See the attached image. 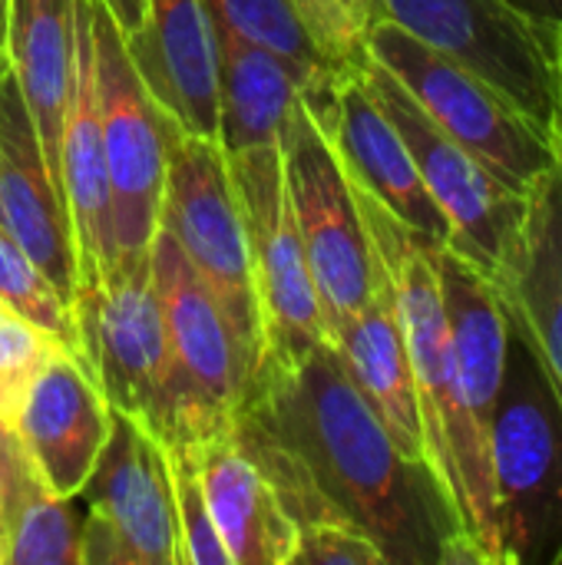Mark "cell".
I'll return each instance as SVG.
<instances>
[{
	"instance_id": "6da1fadb",
	"label": "cell",
	"mask_w": 562,
	"mask_h": 565,
	"mask_svg": "<svg viewBox=\"0 0 562 565\" xmlns=\"http://www.w3.org/2000/svg\"><path fill=\"white\" fill-rule=\"evenodd\" d=\"M235 424L354 523L384 565H477L437 477L404 457L331 341L262 364Z\"/></svg>"
},
{
	"instance_id": "7a4b0ae2",
	"label": "cell",
	"mask_w": 562,
	"mask_h": 565,
	"mask_svg": "<svg viewBox=\"0 0 562 565\" xmlns=\"http://www.w3.org/2000/svg\"><path fill=\"white\" fill-rule=\"evenodd\" d=\"M351 189L358 199L361 222L368 228L371 252L381 262L394 291L424 424L427 467L437 477L464 530V540L477 556V565H503L490 444L474 430L460 401L450 324L434 258L437 248L424 242L414 228H407L401 218H394L354 179Z\"/></svg>"
},
{
	"instance_id": "3957f363",
	"label": "cell",
	"mask_w": 562,
	"mask_h": 565,
	"mask_svg": "<svg viewBox=\"0 0 562 565\" xmlns=\"http://www.w3.org/2000/svg\"><path fill=\"white\" fill-rule=\"evenodd\" d=\"M79 358L99 381L109 407L162 444L185 437V411L149 255L119 262L76 295Z\"/></svg>"
},
{
	"instance_id": "277c9868",
	"label": "cell",
	"mask_w": 562,
	"mask_h": 565,
	"mask_svg": "<svg viewBox=\"0 0 562 565\" xmlns=\"http://www.w3.org/2000/svg\"><path fill=\"white\" fill-rule=\"evenodd\" d=\"M159 228L179 245L195 275L209 285L258 371V361L265 354V328L248 228L235 192L229 152L215 136L185 132L172 119L166 136Z\"/></svg>"
},
{
	"instance_id": "5b68a950",
	"label": "cell",
	"mask_w": 562,
	"mask_h": 565,
	"mask_svg": "<svg viewBox=\"0 0 562 565\" xmlns=\"http://www.w3.org/2000/svg\"><path fill=\"white\" fill-rule=\"evenodd\" d=\"M490 460L503 565H562V414L537 361L513 334Z\"/></svg>"
},
{
	"instance_id": "8992f818",
	"label": "cell",
	"mask_w": 562,
	"mask_h": 565,
	"mask_svg": "<svg viewBox=\"0 0 562 565\" xmlns=\"http://www.w3.org/2000/svg\"><path fill=\"white\" fill-rule=\"evenodd\" d=\"M364 43L368 53L407 86L424 113L510 192L523 195L527 185L556 162L553 132H543L487 79L421 43L394 20H374Z\"/></svg>"
},
{
	"instance_id": "52a82bcc",
	"label": "cell",
	"mask_w": 562,
	"mask_h": 565,
	"mask_svg": "<svg viewBox=\"0 0 562 565\" xmlns=\"http://www.w3.org/2000/svg\"><path fill=\"white\" fill-rule=\"evenodd\" d=\"M381 7L384 20L467 66L530 122L553 132L562 26L530 20L507 0H381Z\"/></svg>"
},
{
	"instance_id": "ba28073f",
	"label": "cell",
	"mask_w": 562,
	"mask_h": 565,
	"mask_svg": "<svg viewBox=\"0 0 562 565\" xmlns=\"http://www.w3.org/2000/svg\"><path fill=\"white\" fill-rule=\"evenodd\" d=\"M99 129L113 195L116 265L146 258L159 232L169 116L146 89L129 46L99 0H89Z\"/></svg>"
},
{
	"instance_id": "9c48e42d",
	"label": "cell",
	"mask_w": 562,
	"mask_h": 565,
	"mask_svg": "<svg viewBox=\"0 0 562 565\" xmlns=\"http://www.w3.org/2000/svg\"><path fill=\"white\" fill-rule=\"evenodd\" d=\"M282 159L308 268L321 301L325 331L331 338L338 324L368 305L378 262L358 212L351 179L328 132L311 119L301 99L282 129Z\"/></svg>"
},
{
	"instance_id": "30bf717a",
	"label": "cell",
	"mask_w": 562,
	"mask_h": 565,
	"mask_svg": "<svg viewBox=\"0 0 562 565\" xmlns=\"http://www.w3.org/2000/svg\"><path fill=\"white\" fill-rule=\"evenodd\" d=\"M229 166L248 228L255 288L262 305L265 354L258 367L291 364L311 348L325 344L328 331L285 179L282 139L229 152Z\"/></svg>"
},
{
	"instance_id": "8fae6325",
	"label": "cell",
	"mask_w": 562,
	"mask_h": 565,
	"mask_svg": "<svg viewBox=\"0 0 562 565\" xmlns=\"http://www.w3.org/2000/svg\"><path fill=\"white\" fill-rule=\"evenodd\" d=\"M149 265L182 387V440L195 444L225 434L242 414L255 377V361L209 285L162 228L152 238Z\"/></svg>"
},
{
	"instance_id": "7c38bea8",
	"label": "cell",
	"mask_w": 562,
	"mask_h": 565,
	"mask_svg": "<svg viewBox=\"0 0 562 565\" xmlns=\"http://www.w3.org/2000/svg\"><path fill=\"white\" fill-rule=\"evenodd\" d=\"M79 565H182L166 444L116 414L83 493Z\"/></svg>"
},
{
	"instance_id": "4fadbf2b",
	"label": "cell",
	"mask_w": 562,
	"mask_h": 565,
	"mask_svg": "<svg viewBox=\"0 0 562 565\" xmlns=\"http://www.w3.org/2000/svg\"><path fill=\"white\" fill-rule=\"evenodd\" d=\"M364 79L388 119L397 126L427 192L447 215L454 228L450 252L464 255L470 265L490 275L517 225L523 195L510 192L474 152L447 136L407 93V86L371 53L364 63Z\"/></svg>"
},
{
	"instance_id": "5bb4252c",
	"label": "cell",
	"mask_w": 562,
	"mask_h": 565,
	"mask_svg": "<svg viewBox=\"0 0 562 565\" xmlns=\"http://www.w3.org/2000/svg\"><path fill=\"white\" fill-rule=\"evenodd\" d=\"M556 139V132H553ZM510 334L537 361L562 414V142L523 192L517 225L487 275Z\"/></svg>"
},
{
	"instance_id": "9a60e30c",
	"label": "cell",
	"mask_w": 562,
	"mask_h": 565,
	"mask_svg": "<svg viewBox=\"0 0 562 565\" xmlns=\"http://www.w3.org/2000/svg\"><path fill=\"white\" fill-rule=\"evenodd\" d=\"M301 103L328 132L341 166L364 192H371L394 218H401L434 248H450L454 228L427 192L397 126L371 93L364 66L341 73L321 93H305Z\"/></svg>"
},
{
	"instance_id": "2e32d148",
	"label": "cell",
	"mask_w": 562,
	"mask_h": 565,
	"mask_svg": "<svg viewBox=\"0 0 562 565\" xmlns=\"http://www.w3.org/2000/svg\"><path fill=\"white\" fill-rule=\"evenodd\" d=\"M116 411L99 381L76 351H60L26 391L13 434L36 480L66 500H76L109 444Z\"/></svg>"
},
{
	"instance_id": "e0dca14e",
	"label": "cell",
	"mask_w": 562,
	"mask_h": 565,
	"mask_svg": "<svg viewBox=\"0 0 562 565\" xmlns=\"http://www.w3.org/2000/svg\"><path fill=\"white\" fill-rule=\"evenodd\" d=\"M0 228L46 271L76 311L79 271L66 195L46 166L10 70L0 76Z\"/></svg>"
},
{
	"instance_id": "ac0fdd59",
	"label": "cell",
	"mask_w": 562,
	"mask_h": 565,
	"mask_svg": "<svg viewBox=\"0 0 562 565\" xmlns=\"http://www.w3.org/2000/svg\"><path fill=\"white\" fill-rule=\"evenodd\" d=\"M60 179L70 209L79 291L96 288L116 265L113 248V195L106 172V149L99 129L96 66H93V20L89 0H76V53H73V89L63 122Z\"/></svg>"
},
{
	"instance_id": "d6986e66",
	"label": "cell",
	"mask_w": 562,
	"mask_h": 565,
	"mask_svg": "<svg viewBox=\"0 0 562 565\" xmlns=\"http://www.w3.org/2000/svg\"><path fill=\"white\" fill-rule=\"evenodd\" d=\"M126 46L159 109L185 132L219 139V53L205 3L142 0V26Z\"/></svg>"
},
{
	"instance_id": "ffe728a7",
	"label": "cell",
	"mask_w": 562,
	"mask_h": 565,
	"mask_svg": "<svg viewBox=\"0 0 562 565\" xmlns=\"http://www.w3.org/2000/svg\"><path fill=\"white\" fill-rule=\"evenodd\" d=\"M202 493L232 565H291L298 530L235 427L192 444Z\"/></svg>"
},
{
	"instance_id": "44dd1931",
	"label": "cell",
	"mask_w": 562,
	"mask_h": 565,
	"mask_svg": "<svg viewBox=\"0 0 562 565\" xmlns=\"http://www.w3.org/2000/svg\"><path fill=\"white\" fill-rule=\"evenodd\" d=\"M328 341L338 351L361 397L371 404V411L381 417L394 444L404 450V457L427 463L424 424H421L414 374L407 361V344H404L394 291L388 285L381 262L368 305L358 315H351L344 324H338Z\"/></svg>"
},
{
	"instance_id": "7402d4cb",
	"label": "cell",
	"mask_w": 562,
	"mask_h": 565,
	"mask_svg": "<svg viewBox=\"0 0 562 565\" xmlns=\"http://www.w3.org/2000/svg\"><path fill=\"white\" fill-rule=\"evenodd\" d=\"M76 0H13L10 73L30 109L50 172L60 179L63 122L73 89Z\"/></svg>"
},
{
	"instance_id": "603a6c76",
	"label": "cell",
	"mask_w": 562,
	"mask_h": 565,
	"mask_svg": "<svg viewBox=\"0 0 562 565\" xmlns=\"http://www.w3.org/2000/svg\"><path fill=\"white\" fill-rule=\"evenodd\" d=\"M219 53V142L225 152L268 146L282 139L291 109L308 86L305 76L278 53L255 46L222 26Z\"/></svg>"
},
{
	"instance_id": "cb8c5ba5",
	"label": "cell",
	"mask_w": 562,
	"mask_h": 565,
	"mask_svg": "<svg viewBox=\"0 0 562 565\" xmlns=\"http://www.w3.org/2000/svg\"><path fill=\"white\" fill-rule=\"evenodd\" d=\"M83 516L73 500L50 493L33 467L17 480L3 523L0 553L7 565H79Z\"/></svg>"
},
{
	"instance_id": "d4e9b609",
	"label": "cell",
	"mask_w": 562,
	"mask_h": 565,
	"mask_svg": "<svg viewBox=\"0 0 562 565\" xmlns=\"http://www.w3.org/2000/svg\"><path fill=\"white\" fill-rule=\"evenodd\" d=\"M202 3L209 10L212 26H222V30L288 60L305 76V83H308L305 89L325 86L341 76L325 63V56L311 43L295 0H202Z\"/></svg>"
},
{
	"instance_id": "484cf974",
	"label": "cell",
	"mask_w": 562,
	"mask_h": 565,
	"mask_svg": "<svg viewBox=\"0 0 562 565\" xmlns=\"http://www.w3.org/2000/svg\"><path fill=\"white\" fill-rule=\"evenodd\" d=\"M0 305L13 308L17 315L40 324L43 331H50L70 351L79 354L76 311L60 295V288L46 278V271L3 228H0Z\"/></svg>"
},
{
	"instance_id": "4316f807",
	"label": "cell",
	"mask_w": 562,
	"mask_h": 565,
	"mask_svg": "<svg viewBox=\"0 0 562 565\" xmlns=\"http://www.w3.org/2000/svg\"><path fill=\"white\" fill-rule=\"evenodd\" d=\"M169 467H172V497H176V526H179V556L182 565H232L229 553L219 540V530L212 523L195 450L189 440L166 444Z\"/></svg>"
},
{
	"instance_id": "83f0119b",
	"label": "cell",
	"mask_w": 562,
	"mask_h": 565,
	"mask_svg": "<svg viewBox=\"0 0 562 565\" xmlns=\"http://www.w3.org/2000/svg\"><path fill=\"white\" fill-rule=\"evenodd\" d=\"M60 351H66L60 338L0 305V417L10 427L26 391Z\"/></svg>"
},
{
	"instance_id": "f1b7e54d",
	"label": "cell",
	"mask_w": 562,
	"mask_h": 565,
	"mask_svg": "<svg viewBox=\"0 0 562 565\" xmlns=\"http://www.w3.org/2000/svg\"><path fill=\"white\" fill-rule=\"evenodd\" d=\"M291 565H384V556L354 523L335 520L298 533Z\"/></svg>"
},
{
	"instance_id": "f546056e",
	"label": "cell",
	"mask_w": 562,
	"mask_h": 565,
	"mask_svg": "<svg viewBox=\"0 0 562 565\" xmlns=\"http://www.w3.org/2000/svg\"><path fill=\"white\" fill-rule=\"evenodd\" d=\"M30 470V460L13 434V427L0 417V523H3V510H7V500L17 487V480ZM3 556V553H0Z\"/></svg>"
},
{
	"instance_id": "4dcf8cb0",
	"label": "cell",
	"mask_w": 562,
	"mask_h": 565,
	"mask_svg": "<svg viewBox=\"0 0 562 565\" xmlns=\"http://www.w3.org/2000/svg\"><path fill=\"white\" fill-rule=\"evenodd\" d=\"M99 3L109 10L113 23L119 26V33L126 40H132L139 33V26H142V0H99Z\"/></svg>"
},
{
	"instance_id": "1f68e13d",
	"label": "cell",
	"mask_w": 562,
	"mask_h": 565,
	"mask_svg": "<svg viewBox=\"0 0 562 565\" xmlns=\"http://www.w3.org/2000/svg\"><path fill=\"white\" fill-rule=\"evenodd\" d=\"M507 3H510L513 10L527 13L530 20L562 26V0H507Z\"/></svg>"
},
{
	"instance_id": "d6a6232c",
	"label": "cell",
	"mask_w": 562,
	"mask_h": 565,
	"mask_svg": "<svg viewBox=\"0 0 562 565\" xmlns=\"http://www.w3.org/2000/svg\"><path fill=\"white\" fill-rule=\"evenodd\" d=\"M341 7L348 10V17L364 30V36H368V30H371V23L374 20H381L384 17V7H381V0H341Z\"/></svg>"
},
{
	"instance_id": "836d02e7",
	"label": "cell",
	"mask_w": 562,
	"mask_h": 565,
	"mask_svg": "<svg viewBox=\"0 0 562 565\" xmlns=\"http://www.w3.org/2000/svg\"><path fill=\"white\" fill-rule=\"evenodd\" d=\"M10 10L13 0H0V76L10 70Z\"/></svg>"
},
{
	"instance_id": "e575fe53",
	"label": "cell",
	"mask_w": 562,
	"mask_h": 565,
	"mask_svg": "<svg viewBox=\"0 0 562 565\" xmlns=\"http://www.w3.org/2000/svg\"><path fill=\"white\" fill-rule=\"evenodd\" d=\"M553 132L562 142V33H560V113H556V122H553Z\"/></svg>"
}]
</instances>
